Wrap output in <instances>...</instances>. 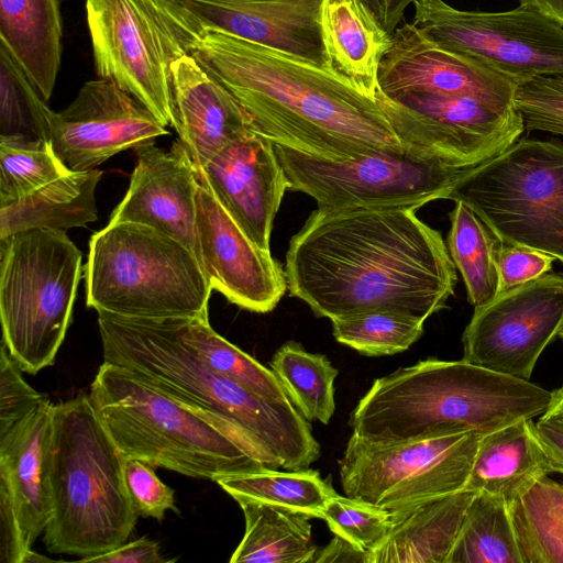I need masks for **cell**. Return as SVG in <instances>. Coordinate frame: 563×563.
<instances>
[{
    "instance_id": "6da1fadb",
    "label": "cell",
    "mask_w": 563,
    "mask_h": 563,
    "mask_svg": "<svg viewBox=\"0 0 563 563\" xmlns=\"http://www.w3.org/2000/svg\"><path fill=\"white\" fill-rule=\"evenodd\" d=\"M179 44L273 144L329 161L440 152L426 122L380 90L371 98L340 75L219 31Z\"/></svg>"
},
{
    "instance_id": "7a4b0ae2",
    "label": "cell",
    "mask_w": 563,
    "mask_h": 563,
    "mask_svg": "<svg viewBox=\"0 0 563 563\" xmlns=\"http://www.w3.org/2000/svg\"><path fill=\"white\" fill-rule=\"evenodd\" d=\"M284 269L290 296L330 320L389 311L426 321L457 280L441 233L408 208H317Z\"/></svg>"
},
{
    "instance_id": "3957f363",
    "label": "cell",
    "mask_w": 563,
    "mask_h": 563,
    "mask_svg": "<svg viewBox=\"0 0 563 563\" xmlns=\"http://www.w3.org/2000/svg\"><path fill=\"white\" fill-rule=\"evenodd\" d=\"M103 362L210 417L266 467L309 468L320 444L291 404L266 399L210 367L175 331L172 318L148 319L98 311Z\"/></svg>"
},
{
    "instance_id": "277c9868",
    "label": "cell",
    "mask_w": 563,
    "mask_h": 563,
    "mask_svg": "<svg viewBox=\"0 0 563 563\" xmlns=\"http://www.w3.org/2000/svg\"><path fill=\"white\" fill-rule=\"evenodd\" d=\"M551 391L464 361L427 358L375 379L350 415L353 434L400 443L475 432L485 435L539 417Z\"/></svg>"
},
{
    "instance_id": "5b68a950",
    "label": "cell",
    "mask_w": 563,
    "mask_h": 563,
    "mask_svg": "<svg viewBox=\"0 0 563 563\" xmlns=\"http://www.w3.org/2000/svg\"><path fill=\"white\" fill-rule=\"evenodd\" d=\"M124 462L89 395L54 404L47 451L52 515L43 538L48 552L84 562L126 542L139 516Z\"/></svg>"
},
{
    "instance_id": "8992f818",
    "label": "cell",
    "mask_w": 563,
    "mask_h": 563,
    "mask_svg": "<svg viewBox=\"0 0 563 563\" xmlns=\"http://www.w3.org/2000/svg\"><path fill=\"white\" fill-rule=\"evenodd\" d=\"M89 397L125 459L216 483L268 468L210 417L126 368L103 362Z\"/></svg>"
},
{
    "instance_id": "52a82bcc",
    "label": "cell",
    "mask_w": 563,
    "mask_h": 563,
    "mask_svg": "<svg viewBox=\"0 0 563 563\" xmlns=\"http://www.w3.org/2000/svg\"><path fill=\"white\" fill-rule=\"evenodd\" d=\"M86 303L131 318L208 317L212 291L196 255L145 224L111 223L92 234L84 266Z\"/></svg>"
},
{
    "instance_id": "ba28073f",
    "label": "cell",
    "mask_w": 563,
    "mask_h": 563,
    "mask_svg": "<svg viewBox=\"0 0 563 563\" xmlns=\"http://www.w3.org/2000/svg\"><path fill=\"white\" fill-rule=\"evenodd\" d=\"M81 257L63 230L0 240L2 342L23 372L34 375L54 363L71 321Z\"/></svg>"
},
{
    "instance_id": "9c48e42d",
    "label": "cell",
    "mask_w": 563,
    "mask_h": 563,
    "mask_svg": "<svg viewBox=\"0 0 563 563\" xmlns=\"http://www.w3.org/2000/svg\"><path fill=\"white\" fill-rule=\"evenodd\" d=\"M446 199L467 205L501 243L531 247L563 264V144L518 139L472 167Z\"/></svg>"
},
{
    "instance_id": "30bf717a",
    "label": "cell",
    "mask_w": 563,
    "mask_h": 563,
    "mask_svg": "<svg viewBox=\"0 0 563 563\" xmlns=\"http://www.w3.org/2000/svg\"><path fill=\"white\" fill-rule=\"evenodd\" d=\"M289 189L320 209L408 208L446 199L466 168L434 150L329 161L274 144Z\"/></svg>"
},
{
    "instance_id": "8fae6325",
    "label": "cell",
    "mask_w": 563,
    "mask_h": 563,
    "mask_svg": "<svg viewBox=\"0 0 563 563\" xmlns=\"http://www.w3.org/2000/svg\"><path fill=\"white\" fill-rule=\"evenodd\" d=\"M482 435L465 432L400 443L352 434L339 461L345 496L400 511L464 489Z\"/></svg>"
},
{
    "instance_id": "7c38bea8",
    "label": "cell",
    "mask_w": 563,
    "mask_h": 563,
    "mask_svg": "<svg viewBox=\"0 0 563 563\" xmlns=\"http://www.w3.org/2000/svg\"><path fill=\"white\" fill-rule=\"evenodd\" d=\"M413 5L412 24L445 48L521 80L563 78V26L531 4L501 12L460 10L443 0Z\"/></svg>"
},
{
    "instance_id": "4fadbf2b",
    "label": "cell",
    "mask_w": 563,
    "mask_h": 563,
    "mask_svg": "<svg viewBox=\"0 0 563 563\" xmlns=\"http://www.w3.org/2000/svg\"><path fill=\"white\" fill-rule=\"evenodd\" d=\"M96 71L173 124L172 63L185 54L147 0H86Z\"/></svg>"
},
{
    "instance_id": "5bb4252c",
    "label": "cell",
    "mask_w": 563,
    "mask_h": 563,
    "mask_svg": "<svg viewBox=\"0 0 563 563\" xmlns=\"http://www.w3.org/2000/svg\"><path fill=\"white\" fill-rule=\"evenodd\" d=\"M147 2L157 21L178 44L181 40L203 30H213L273 48L336 74L332 68L322 34L323 0Z\"/></svg>"
},
{
    "instance_id": "9a60e30c",
    "label": "cell",
    "mask_w": 563,
    "mask_h": 563,
    "mask_svg": "<svg viewBox=\"0 0 563 563\" xmlns=\"http://www.w3.org/2000/svg\"><path fill=\"white\" fill-rule=\"evenodd\" d=\"M563 321V275L545 274L475 307L463 335V360L530 380Z\"/></svg>"
},
{
    "instance_id": "2e32d148",
    "label": "cell",
    "mask_w": 563,
    "mask_h": 563,
    "mask_svg": "<svg viewBox=\"0 0 563 563\" xmlns=\"http://www.w3.org/2000/svg\"><path fill=\"white\" fill-rule=\"evenodd\" d=\"M168 133L136 98L113 80L99 77L85 82L65 109L52 110L48 141L69 172H86Z\"/></svg>"
},
{
    "instance_id": "e0dca14e",
    "label": "cell",
    "mask_w": 563,
    "mask_h": 563,
    "mask_svg": "<svg viewBox=\"0 0 563 563\" xmlns=\"http://www.w3.org/2000/svg\"><path fill=\"white\" fill-rule=\"evenodd\" d=\"M521 81L437 44L409 23L395 30L378 69L379 90L386 96L415 91L471 97L504 111L517 109L515 97Z\"/></svg>"
},
{
    "instance_id": "ac0fdd59",
    "label": "cell",
    "mask_w": 563,
    "mask_h": 563,
    "mask_svg": "<svg viewBox=\"0 0 563 563\" xmlns=\"http://www.w3.org/2000/svg\"><path fill=\"white\" fill-rule=\"evenodd\" d=\"M197 178L195 255L210 287L243 309L272 311L288 289L285 269L241 230L198 174Z\"/></svg>"
},
{
    "instance_id": "d6986e66",
    "label": "cell",
    "mask_w": 563,
    "mask_h": 563,
    "mask_svg": "<svg viewBox=\"0 0 563 563\" xmlns=\"http://www.w3.org/2000/svg\"><path fill=\"white\" fill-rule=\"evenodd\" d=\"M196 170L241 230L271 251L274 219L289 188L274 144L251 130Z\"/></svg>"
},
{
    "instance_id": "ffe728a7",
    "label": "cell",
    "mask_w": 563,
    "mask_h": 563,
    "mask_svg": "<svg viewBox=\"0 0 563 563\" xmlns=\"http://www.w3.org/2000/svg\"><path fill=\"white\" fill-rule=\"evenodd\" d=\"M128 191L110 221L152 227L196 252V166L178 141L168 151L154 144L135 151Z\"/></svg>"
},
{
    "instance_id": "44dd1931",
    "label": "cell",
    "mask_w": 563,
    "mask_h": 563,
    "mask_svg": "<svg viewBox=\"0 0 563 563\" xmlns=\"http://www.w3.org/2000/svg\"><path fill=\"white\" fill-rule=\"evenodd\" d=\"M173 124L197 167L252 130L234 97L187 52L172 63Z\"/></svg>"
},
{
    "instance_id": "7402d4cb",
    "label": "cell",
    "mask_w": 563,
    "mask_h": 563,
    "mask_svg": "<svg viewBox=\"0 0 563 563\" xmlns=\"http://www.w3.org/2000/svg\"><path fill=\"white\" fill-rule=\"evenodd\" d=\"M53 406L47 399L0 433V493L5 494L14 507L27 552L45 531L52 515L47 451Z\"/></svg>"
},
{
    "instance_id": "603a6c76",
    "label": "cell",
    "mask_w": 563,
    "mask_h": 563,
    "mask_svg": "<svg viewBox=\"0 0 563 563\" xmlns=\"http://www.w3.org/2000/svg\"><path fill=\"white\" fill-rule=\"evenodd\" d=\"M387 97L435 123L465 167H475L498 155L525 131L517 109L499 110L471 97L415 91Z\"/></svg>"
},
{
    "instance_id": "cb8c5ba5",
    "label": "cell",
    "mask_w": 563,
    "mask_h": 563,
    "mask_svg": "<svg viewBox=\"0 0 563 563\" xmlns=\"http://www.w3.org/2000/svg\"><path fill=\"white\" fill-rule=\"evenodd\" d=\"M475 494L461 489L391 512V530L367 563H446Z\"/></svg>"
},
{
    "instance_id": "d4e9b609",
    "label": "cell",
    "mask_w": 563,
    "mask_h": 563,
    "mask_svg": "<svg viewBox=\"0 0 563 563\" xmlns=\"http://www.w3.org/2000/svg\"><path fill=\"white\" fill-rule=\"evenodd\" d=\"M551 473L534 422L523 419L482 435L464 489L485 492L509 504Z\"/></svg>"
},
{
    "instance_id": "484cf974",
    "label": "cell",
    "mask_w": 563,
    "mask_h": 563,
    "mask_svg": "<svg viewBox=\"0 0 563 563\" xmlns=\"http://www.w3.org/2000/svg\"><path fill=\"white\" fill-rule=\"evenodd\" d=\"M321 27L333 70L366 96L377 98L378 69L393 36L360 0H323Z\"/></svg>"
},
{
    "instance_id": "4316f807",
    "label": "cell",
    "mask_w": 563,
    "mask_h": 563,
    "mask_svg": "<svg viewBox=\"0 0 563 563\" xmlns=\"http://www.w3.org/2000/svg\"><path fill=\"white\" fill-rule=\"evenodd\" d=\"M62 33L58 0H0L1 45L45 101L60 67Z\"/></svg>"
},
{
    "instance_id": "83f0119b",
    "label": "cell",
    "mask_w": 563,
    "mask_h": 563,
    "mask_svg": "<svg viewBox=\"0 0 563 563\" xmlns=\"http://www.w3.org/2000/svg\"><path fill=\"white\" fill-rule=\"evenodd\" d=\"M99 169L71 172L15 201L0 206V240L31 229L67 230L98 219Z\"/></svg>"
},
{
    "instance_id": "f1b7e54d",
    "label": "cell",
    "mask_w": 563,
    "mask_h": 563,
    "mask_svg": "<svg viewBox=\"0 0 563 563\" xmlns=\"http://www.w3.org/2000/svg\"><path fill=\"white\" fill-rule=\"evenodd\" d=\"M244 536L231 563H312L318 551L312 540L311 516L269 504L238 500Z\"/></svg>"
},
{
    "instance_id": "f546056e",
    "label": "cell",
    "mask_w": 563,
    "mask_h": 563,
    "mask_svg": "<svg viewBox=\"0 0 563 563\" xmlns=\"http://www.w3.org/2000/svg\"><path fill=\"white\" fill-rule=\"evenodd\" d=\"M508 505L522 563H563V484L545 475Z\"/></svg>"
},
{
    "instance_id": "4dcf8cb0",
    "label": "cell",
    "mask_w": 563,
    "mask_h": 563,
    "mask_svg": "<svg viewBox=\"0 0 563 563\" xmlns=\"http://www.w3.org/2000/svg\"><path fill=\"white\" fill-rule=\"evenodd\" d=\"M454 202L448 250L463 277L468 302L478 307L498 295L497 255L501 242L467 205Z\"/></svg>"
},
{
    "instance_id": "1f68e13d",
    "label": "cell",
    "mask_w": 563,
    "mask_h": 563,
    "mask_svg": "<svg viewBox=\"0 0 563 563\" xmlns=\"http://www.w3.org/2000/svg\"><path fill=\"white\" fill-rule=\"evenodd\" d=\"M236 501L241 499L279 506L320 518L328 500L336 496L329 478L316 470L279 472L265 468L217 482Z\"/></svg>"
},
{
    "instance_id": "d6a6232c",
    "label": "cell",
    "mask_w": 563,
    "mask_h": 563,
    "mask_svg": "<svg viewBox=\"0 0 563 563\" xmlns=\"http://www.w3.org/2000/svg\"><path fill=\"white\" fill-rule=\"evenodd\" d=\"M446 563H522L505 499L475 494Z\"/></svg>"
},
{
    "instance_id": "836d02e7",
    "label": "cell",
    "mask_w": 563,
    "mask_h": 563,
    "mask_svg": "<svg viewBox=\"0 0 563 563\" xmlns=\"http://www.w3.org/2000/svg\"><path fill=\"white\" fill-rule=\"evenodd\" d=\"M172 319L181 341L210 367L266 399L290 401L274 372L217 333L209 317Z\"/></svg>"
},
{
    "instance_id": "e575fe53",
    "label": "cell",
    "mask_w": 563,
    "mask_h": 563,
    "mask_svg": "<svg viewBox=\"0 0 563 563\" xmlns=\"http://www.w3.org/2000/svg\"><path fill=\"white\" fill-rule=\"evenodd\" d=\"M269 366L291 404L308 421L329 423L335 409L334 379L339 371L325 355L308 352L289 341L275 352Z\"/></svg>"
},
{
    "instance_id": "d590c367",
    "label": "cell",
    "mask_w": 563,
    "mask_h": 563,
    "mask_svg": "<svg viewBox=\"0 0 563 563\" xmlns=\"http://www.w3.org/2000/svg\"><path fill=\"white\" fill-rule=\"evenodd\" d=\"M69 173L55 155L49 141L0 135V206Z\"/></svg>"
},
{
    "instance_id": "8d00e7d4",
    "label": "cell",
    "mask_w": 563,
    "mask_h": 563,
    "mask_svg": "<svg viewBox=\"0 0 563 563\" xmlns=\"http://www.w3.org/2000/svg\"><path fill=\"white\" fill-rule=\"evenodd\" d=\"M335 340L366 356L408 350L423 334L424 321L389 311H373L331 320Z\"/></svg>"
},
{
    "instance_id": "74e56055",
    "label": "cell",
    "mask_w": 563,
    "mask_h": 563,
    "mask_svg": "<svg viewBox=\"0 0 563 563\" xmlns=\"http://www.w3.org/2000/svg\"><path fill=\"white\" fill-rule=\"evenodd\" d=\"M0 91V135H23L48 141L52 110L2 45Z\"/></svg>"
},
{
    "instance_id": "f35d334b",
    "label": "cell",
    "mask_w": 563,
    "mask_h": 563,
    "mask_svg": "<svg viewBox=\"0 0 563 563\" xmlns=\"http://www.w3.org/2000/svg\"><path fill=\"white\" fill-rule=\"evenodd\" d=\"M321 519L335 536L366 552L377 549L393 527L390 511L339 494L328 500Z\"/></svg>"
},
{
    "instance_id": "ab89813d",
    "label": "cell",
    "mask_w": 563,
    "mask_h": 563,
    "mask_svg": "<svg viewBox=\"0 0 563 563\" xmlns=\"http://www.w3.org/2000/svg\"><path fill=\"white\" fill-rule=\"evenodd\" d=\"M515 104L528 132L563 135V78L534 76L522 80Z\"/></svg>"
},
{
    "instance_id": "60d3db41",
    "label": "cell",
    "mask_w": 563,
    "mask_h": 563,
    "mask_svg": "<svg viewBox=\"0 0 563 563\" xmlns=\"http://www.w3.org/2000/svg\"><path fill=\"white\" fill-rule=\"evenodd\" d=\"M0 433L31 415L48 398L31 387L21 368L1 342L0 352Z\"/></svg>"
},
{
    "instance_id": "b9f144b4",
    "label": "cell",
    "mask_w": 563,
    "mask_h": 563,
    "mask_svg": "<svg viewBox=\"0 0 563 563\" xmlns=\"http://www.w3.org/2000/svg\"><path fill=\"white\" fill-rule=\"evenodd\" d=\"M124 477L137 516L162 520L167 510L178 512L174 490L158 478L150 464L125 459Z\"/></svg>"
},
{
    "instance_id": "7bdbcfd3",
    "label": "cell",
    "mask_w": 563,
    "mask_h": 563,
    "mask_svg": "<svg viewBox=\"0 0 563 563\" xmlns=\"http://www.w3.org/2000/svg\"><path fill=\"white\" fill-rule=\"evenodd\" d=\"M554 261L544 252L501 243L497 255L498 294L548 274Z\"/></svg>"
},
{
    "instance_id": "ee69618b",
    "label": "cell",
    "mask_w": 563,
    "mask_h": 563,
    "mask_svg": "<svg viewBox=\"0 0 563 563\" xmlns=\"http://www.w3.org/2000/svg\"><path fill=\"white\" fill-rule=\"evenodd\" d=\"M534 430L553 473L563 474V384L551 391L549 405L534 422Z\"/></svg>"
},
{
    "instance_id": "f6af8a7d",
    "label": "cell",
    "mask_w": 563,
    "mask_h": 563,
    "mask_svg": "<svg viewBox=\"0 0 563 563\" xmlns=\"http://www.w3.org/2000/svg\"><path fill=\"white\" fill-rule=\"evenodd\" d=\"M168 562L159 552L158 543L148 539L141 538L106 553L89 558L84 562L98 563H163Z\"/></svg>"
},
{
    "instance_id": "bcb514c9",
    "label": "cell",
    "mask_w": 563,
    "mask_h": 563,
    "mask_svg": "<svg viewBox=\"0 0 563 563\" xmlns=\"http://www.w3.org/2000/svg\"><path fill=\"white\" fill-rule=\"evenodd\" d=\"M378 24L393 36L409 4L418 0H360Z\"/></svg>"
},
{
    "instance_id": "7dc6e473",
    "label": "cell",
    "mask_w": 563,
    "mask_h": 563,
    "mask_svg": "<svg viewBox=\"0 0 563 563\" xmlns=\"http://www.w3.org/2000/svg\"><path fill=\"white\" fill-rule=\"evenodd\" d=\"M324 562H362L367 563V552L345 539L336 536L321 550H318L312 563Z\"/></svg>"
},
{
    "instance_id": "c3c4849f",
    "label": "cell",
    "mask_w": 563,
    "mask_h": 563,
    "mask_svg": "<svg viewBox=\"0 0 563 563\" xmlns=\"http://www.w3.org/2000/svg\"><path fill=\"white\" fill-rule=\"evenodd\" d=\"M520 3H528L563 26V0H519Z\"/></svg>"
},
{
    "instance_id": "681fc988",
    "label": "cell",
    "mask_w": 563,
    "mask_h": 563,
    "mask_svg": "<svg viewBox=\"0 0 563 563\" xmlns=\"http://www.w3.org/2000/svg\"><path fill=\"white\" fill-rule=\"evenodd\" d=\"M558 336L563 340V321H562V323H561V325L559 328Z\"/></svg>"
}]
</instances>
